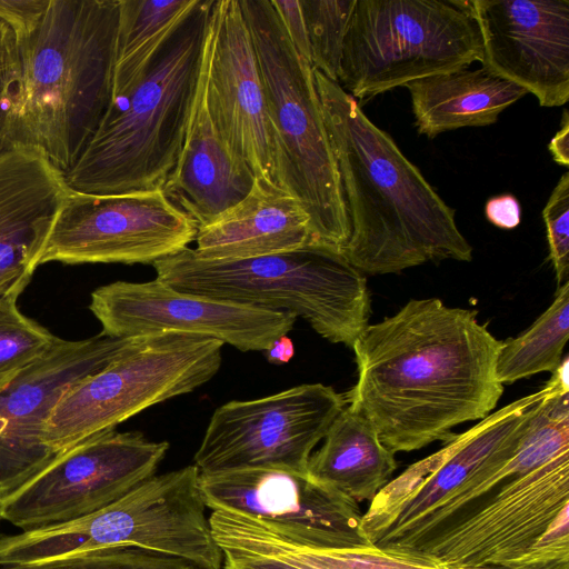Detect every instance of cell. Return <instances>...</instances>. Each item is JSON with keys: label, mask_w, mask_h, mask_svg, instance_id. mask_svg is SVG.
I'll use <instances>...</instances> for the list:
<instances>
[{"label": "cell", "mask_w": 569, "mask_h": 569, "mask_svg": "<svg viewBox=\"0 0 569 569\" xmlns=\"http://www.w3.org/2000/svg\"><path fill=\"white\" fill-rule=\"evenodd\" d=\"M477 313L438 298L412 299L368 325L353 343L358 380L347 403L393 453L445 442L452 428L481 420L497 406L502 341Z\"/></svg>", "instance_id": "1"}, {"label": "cell", "mask_w": 569, "mask_h": 569, "mask_svg": "<svg viewBox=\"0 0 569 569\" xmlns=\"http://www.w3.org/2000/svg\"><path fill=\"white\" fill-rule=\"evenodd\" d=\"M350 224L342 252L360 272L392 273L428 261H471L455 210L358 101L313 69Z\"/></svg>", "instance_id": "2"}, {"label": "cell", "mask_w": 569, "mask_h": 569, "mask_svg": "<svg viewBox=\"0 0 569 569\" xmlns=\"http://www.w3.org/2000/svg\"><path fill=\"white\" fill-rule=\"evenodd\" d=\"M118 21L119 0H50L0 81V150L74 166L111 101Z\"/></svg>", "instance_id": "3"}, {"label": "cell", "mask_w": 569, "mask_h": 569, "mask_svg": "<svg viewBox=\"0 0 569 569\" xmlns=\"http://www.w3.org/2000/svg\"><path fill=\"white\" fill-rule=\"evenodd\" d=\"M213 0L200 1L126 96L112 99L74 166V192L161 189L181 151Z\"/></svg>", "instance_id": "4"}, {"label": "cell", "mask_w": 569, "mask_h": 569, "mask_svg": "<svg viewBox=\"0 0 569 569\" xmlns=\"http://www.w3.org/2000/svg\"><path fill=\"white\" fill-rule=\"evenodd\" d=\"M548 383L452 435L437 452L391 479L362 513L369 545L412 556L452 518L516 472V455Z\"/></svg>", "instance_id": "5"}, {"label": "cell", "mask_w": 569, "mask_h": 569, "mask_svg": "<svg viewBox=\"0 0 569 569\" xmlns=\"http://www.w3.org/2000/svg\"><path fill=\"white\" fill-rule=\"evenodd\" d=\"M152 266L178 291L301 317L333 343L352 348L368 326L363 273L323 242L239 260H202L188 247Z\"/></svg>", "instance_id": "6"}, {"label": "cell", "mask_w": 569, "mask_h": 569, "mask_svg": "<svg viewBox=\"0 0 569 569\" xmlns=\"http://www.w3.org/2000/svg\"><path fill=\"white\" fill-rule=\"evenodd\" d=\"M239 1L263 86L278 186L301 202L313 239L342 250L350 224L313 68L292 46L270 0Z\"/></svg>", "instance_id": "7"}, {"label": "cell", "mask_w": 569, "mask_h": 569, "mask_svg": "<svg viewBox=\"0 0 569 569\" xmlns=\"http://www.w3.org/2000/svg\"><path fill=\"white\" fill-rule=\"evenodd\" d=\"M194 465L152 476L84 517L0 536V566L62 559L109 548H136L222 569Z\"/></svg>", "instance_id": "8"}, {"label": "cell", "mask_w": 569, "mask_h": 569, "mask_svg": "<svg viewBox=\"0 0 569 569\" xmlns=\"http://www.w3.org/2000/svg\"><path fill=\"white\" fill-rule=\"evenodd\" d=\"M481 60L471 1L356 0L337 83L365 99Z\"/></svg>", "instance_id": "9"}, {"label": "cell", "mask_w": 569, "mask_h": 569, "mask_svg": "<svg viewBox=\"0 0 569 569\" xmlns=\"http://www.w3.org/2000/svg\"><path fill=\"white\" fill-rule=\"evenodd\" d=\"M222 346L214 338L176 332L140 337L62 396L46 426L47 447L60 460L142 410L201 387L219 371Z\"/></svg>", "instance_id": "10"}, {"label": "cell", "mask_w": 569, "mask_h": 569, "mask_svg": "<svg viewBox=\"0 0 569 569\" xmlns=\"http://www.w3.org/2000/svg\"><path fill=\"white\" fill-rule=\"evenodd\" d=\"M346 406L345 395L321 383L229 401L210 418L193 465L200 475L256 468L307 472L315 447Z\"/></svg>", "instance_id": "11"}, {"label": "cell", "mask_w": 569, "mask_h": 569, "mask_svg": "<svg viewBox=\"0 0 569 569\" xmlns=\"http://www.w3.org/2000/svg\"><path fill=\"white\" fill-rule=\"evenodd\" d=\"M198 227L162 189L111 194L71 190L44 243L48 262L153 263L194 241Z\"/></svg>", "instance_id": "12"}, {"label": "cell", "mask_w": 569, "mask_h": 569, "mask_svg": "<svg viewBox=\"0 0 569 569\" xmlns=\"http://www.w3.org/2000/svg\"><path fill=\"white\" fill-rule=\"evenodd\" d=\"M139 338L102 332L83 340L57 337L0 389V505L59 461L44 442V430L62 396L128 351Z\"/></svg>", "instance_id": "13"}, {"label": "cell", "mask_w": 569, "mask_h": 569, "mask_svg": "<svg viewBox=\"0 0 569 569\" xmlns=\"http://www.w3.org/2000/svg\"><path fill=\"white\" fill-rule=\"evenodd\" d=\"M168 449L137 431L92 438L2 502L0 520L23 531L90 515L154 476Z\"/></svg>", "instance_id": "14"}, {"label": "cell", "mask_w": 569, "mask_h": 569, "mask_svg": "<svg viewBox=\"0 0 569 569\" xmlns=\"http://www.w3.org/2000/svg\"><path fill=\"white\" fill-rule=\"evenodd\" d=\"M200 489L212 511L246 516L293 543L369 546L359 503L308 472L256 468L200 475Z\"/></svg>", "instance_id": "15"}, {"label": "cell", "mask_w": 569, "mask_h": 569, "mask_svg": "<svg viewBox=\"0 0 569 569\" xmlns=\"http://www.w3.org/2000/svg\"><path fill=\"white\" fill-rule=\"evenodd\" d=\"M89 309L102 333L137 338L166 332L214 338L240 351H266L297 317L178 291L154 279L116 281L91 293Z\"/></svg>", "instance_id": "16"}, {"label": "cell", "mask_w": 569, "mask_h": 569, "mask_svg": "<svg viewBox=\"0 0 569 569\" xmlns=\"http://www.w3.org/2000/svg\"><path fill=\"white\" fill-rule=\"evenodd\" d=\"M204 56L207 104L220 136L256 178L278 186L263 86L239 0H213Z\"/></svg>", "instance_id": "17"}, {"label": "cell", "mask_w": 569, "mask_h": 569, "mask_svg": "<svg viewBox=\"0 0 569 569\" xmlns=\"http://www.w3.org/2000/svg\"><path fill=\"white\" fill-rule=\"evenodd\" d=\"M483 67L541 107L569 100V0H471Z\"/></svg>", "instance_id": "18"}, {"label": "cell", "mask_w": 569, "mask_h": 569, "mask_svg": "<svg viewBox=\"0 0 569 569\" xmlns=\"http://www.w3.org/2000/svg\"><path fill=\"white\" fill-rule=\"evenodd\" d=\"M70 192L64 173L39 150H0V296L26 289Z\"/></svg>", "instance_id": "19"}, {"label": "cell", "mask_w": 569, "mask_h": 569, "mask_svg": "<svg viewBox=\"0 0 569 569\" xmlns=\"http://www.w3.org/2000/svg\"><path fill=\"white\" fill-rule=\"evenodd\" d=\"M254 180L247 163L227 147L209 112L203 46L183 144L161 189L199 229L241 201Z\"/></svg>", "instance_id": "20"}, {"label": "cell", "mask_w": 569, "mask_h": 569, "mask_svg": "<svg viewBox=\"0 0 569 569\" xmlns=\"http://www.w3.org/2000/svg\"><path fill=\"white\" fill-rule=\"evenodd\" d=\"M192 253L202 260H239L291 251L316 241L301 202L256 178L250 192L199 228Z\"/></svg>", "instance_id": "21"}, {"label": "cell", "mask_w": 569, "mask_h": 569, "mask_svg": "<svg viewBox=\"0 0 569 569\" xmlns=\"http://www.w3.org/2000/svg\"><path fill=\"white\" fill-rule=\"evenodd\" d=\"M405 87L417 131L429 139L459 128L493 124L505 109L528 94L483 66L430 76Z\"/></svg>", "instance_id": "22"}, {"label": "cell", "mask_w": 569, "mask_h": 569, "mask_svg": "<svg viewBox=\"0 0 569 569\" xmlns=\"http://www.w3.org/2000/svg\"><path fill=\"white\" fill-rule=\"evenodd\" d=\"M322 440L309 459L308 475L358 503L370 502L397 469L395 453L381 442L372 425L349 406Z\"/></svg>", "instance_id": "23"}, {"label": "cell", "mask_w": 569, "mask_h": 569, "mask_svg": "<svg viewBox=\"0 0 569 569\" xmlns=\"http://www.w3.org/2000/svg\"><path fill=\"white\" fill-rule=\"evenodd\" d=\"M232 569H442L435 563L380 549L313 548L293 543L256 520L239 531Z\"/></svg>", "instance_id": "24"}, {"label": "cell", "mask_w": 569, "mask_h": 569, "mask_svg": "<svg viewBox=\"0 0 569 569\" xmlns=\"http://www.w3.org/2000/svg\"><path fill=\"white\" fill-rule=\"evenodd\" d=\"M198 0H119L111 100L128 94Z\"/></svg>", "instance_id": "25"}, {"label": "cell", "mask_w": 569, "mask_h": 569, "mask_svg": "<svg viewBox=\"0 0 569 569\" xmlns=\"http://www.w3.org/2000/svg\"><path fill=\"white\" fill-rule=\"evenodd\" d=\"M569 338V281L561 284L549 308L521 335L502 341L496 361L500 383L539 372H555Z\"/></svg>", "instance_id": "26"}, {"label": "cell", "mask_w": 569, "mask_h": 569, "mask_svg": "<svg viewBox=\"0 0 569 569\" xmlns=\"http://www.w3.org/2000/svg\"><path fill=\"white\" fill-rule=\"evenodd\" d=\"M311 53V66L337 82L343 42L356 0H299Z\"/></svg>", "instance_id": "27"}, {"label": "cell", "mask_w": 569, "mask_h": 569, "mask_svg": "<svg viewBox=\"0 0 569 569\" xmlns=\"http://www.w3.org/2000/svg\"><path fill=\"white\" fill-rule=\"evenodd\" d=\"M19 296H0V375L17 371L30 363L49 349L57 338L20 311Z\"/></svg>", "instance_id": "28"}, {"label": "cell", "mask_w": 569, "mask_h": 569, "mask_svg": "<svg viewBox=\"0 0 569 569\" xmlns=\"http://www.w3.org/2000/svg\"><path fill=\"white\" fill-rule=\"evenodd\" d=\"M0 569H199L192 563L136 548L93 550L50 561L6 565Z\"/></svg>", "instance_id": "29"}, {"label": "cell", "mask_w": 569, "mask_h": 569, "mask_svg": "<svg viewBox=\"0 0 569 569\" xmlns=\"http://www.w3.org/2000/svg\"><path fill=\"white\" fill-rule=\"evenodd\" d=\"M549 258L560 287L569 273V172L560 177L543 210Z\"/></svg>", "instance_id": "30"}, {"label": "cell", "mask_w": 569, "mask_h": 569, "mask_svg": "<svg viewBox=\"0 0 569 569\" xmlns=\"http://www.w3.org/2000/svg\"><path fill=\"white\" fill-rule=\"evenodd\" d=\"M50 0H0V21L20 40L40 22Z\"/></svg>", "instance_id": "31"}, {"label": "cell", "mask_w": 569, "mask_h": 569, "mask_svg": "<svg viewBox=\"0 0 569 569\" xmlns=\"http://www.w3.org/2000/svg\"><path fill=\"white\" fill-rule=\"evenodd\" d=\"M286 32L298 53L311 64L306 22L299 0H270Z\"/></svg>", "instance_id": "32"}, {"label": "cell", "mask_w": 569, "mask_h": 569, "mask_svg": "<svg viewBox=\"0 0 569 569\" xmlns=\"http://www.w3.org/2000/svg\"><path fill=\"white\" fill-rule=\"evenodd\" d=\"M485 214L493 226L501 229H513L520 223V203L510 193L496 196L487 201Z\"/></svg>", "instance_id": "33"}, {"label": "cell", "mask_w": 569, "mask_h": 569, "mask_svg": "<svg viewBox=\"0 0 569 569\" xmlns=\"http://www.w3.org/2000/svg\"><path fill=\"white\" fill-rule=\"evenodd\" d=\"M548 149L552 159L560 166L569 164V114L563 110L561 127L550 140Z\"/></svg>", "instance_id": "34"}, {"label": "cell", "mask_w": 569, "mask_h": 569, "mask_svg": "<svg viewBox=\"0 0 569 569\" xmlns=\"http://www.w3.org/2000/svg\"><path fill=\"white\" fill-rule=\"evenodd\" d=\"M14 57V36L10 28L0 21V81L11 66Z\"/></svg>", "instance_id": "35"}, {"label": "cell", "mask_w": 569, "mask_h": 569, "mask_svg": "<svg viewBox=\"0 0 569 569\" xmlns=\"http://www.w3.org/2000/svg\"><path fill=\"white\" fill-rule=\"evenodd\" d=\"M268 360L273 363H286L291 360L295 355L292 340L286 336L276 339L266 350Z\"/></svg>", "instance_id": "36"}, {"label": "cell", "mask_w": 569, "mask_h": 569, "mask_svg": "<svg viewBox=\"0 0 569 569\" xmlns=\"http://www.w3.org/2000/svg\"><path fill=\"white\" fill-rule=\"evenodd\" d=\"M17 371L0 375V389L11 380V378L17 373Z\"/></svg>", "instance_id": "37"}, {"label": "cell", "mask_w": 569, "mask_h": 569, "mask_svg": "<svg viewBox=\"0 0 569 569\" xmlns=\"http://www.w3.org/2000/svg\"><path fill=\"white\" fill-rule=\"evenodd\" d=\"M445 569V568H442ZM479 569H500V568H479Z\"/></svg>", "instance_id": "38"}]
</instances>
